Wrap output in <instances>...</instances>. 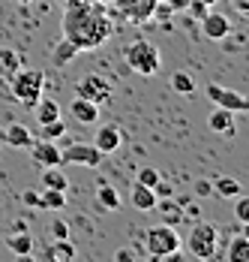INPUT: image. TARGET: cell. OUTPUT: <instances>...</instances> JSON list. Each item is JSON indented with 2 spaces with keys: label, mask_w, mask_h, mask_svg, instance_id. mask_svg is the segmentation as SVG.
<instances>
[{
  "label": "cell",
  "mask_w": 249,
  "mask_h": 262,
  "mask_svg": "<svg viewBox=\"0 0 249 262\" xmlns=\"http://www.w3.org/2000/svg\"><path fill=\"white\" fill-rule=\"evenodd\" d=\"M51 235L54 238H69V226H66L63 220H54V223H51Z\"/></svg>",
  "instance_id": "cell-35"
},
{
  "label": "cell",
  "mask_w": 249,
  "mask_h": 262,
  "mask_svg": "<svg viewBox=\"0 0 249 262\" xmlns=\"http://www.w3.org/2000/svg\"><path fill=\"white\" fill-rule=\"evenodd\" d=\"M63 136H66V124H63V118H57V121H48V124H39V139L57 142V139H63Z\"/></svg>",
  "instance_id": "cell-29"
},
{
  "label": "cell",
  "mask_w": 249,
  "mask_h": 262,
  "mask_svg": "<svg viewBox=\"0 0 249 262\" xmlns=\"http://www.w3.org/2000/svg\"><path fill=\"white\" fill-rule=\"evenodd\" d=\"M18 3H33V0H18Z\"/></svg>",
  "instance_id": "cell-39"
},
{
  "label": "cell",
  "mask_w": 249,
  "mask_h": 262,
  "mask_svg": "<svg viewBox=\"0 0 249 262\" xmlns=\"http://www.w3.org/2000/svg\"><path fill=\"white\" fill-rule=\"evenodd\" d=\"M234 118H237L234 112H228V108H219V105H216V108L210 112V118H207V127H210L213 133H219V136H234V133H237Z\"/></svg>",
  "instance_id": "cell-14"
},
{
  "label": "cell",
  "mask_w": 249,
  "mask_h": 262,
  "mask_svg": "<svg viewBox=\"0 0 249 262\" xmlns=\"http://www.w3.org/2000/svg\"><path fill=\"white\" fill-rule=\"evenodd\" d=\"M123 60L138 76H156L159 73V49L147 39H132L123 49Z\"/></svg>",
  "instance_id": "cell-5"
},
{
  "label": "cell",
  "mask_w": 249,
  "mask_h": 262,
  "mask_svg": "<svg viewBox=\"0 0 249 262\" xmlns=\"http://www.w3.org/2000/svg\"><path fill=\"white\" fill-rule=\"evenodd\" d=\"M156 193H153V187H144V184L135 181V187H132V205L138 211H153L156 208Z\"/></svg>",
  "instance_id": "cell-19"
},
{
  "label": "cell",
  "mask_w": 249,
  "mask_h": 262,
  "mask_svg": "<svg viewBox=\"0 0 249 262\" xmlns=\"http://www.w3.org/2000/svg\"><path fill=\"white\" fill-rule=\"evenodd\" d=\"M237 202H234V220L240 223V226H246L249 223V199L240 193V196H234Z\"/></svg>",
  "instance_id": "cell-30"
},
{
  "label": "cell",
  "mask_w": 249,
  "mask_h": 262,
  "mask_svg": "<svg viewBox=\"0 0 249 262\" xmlns=\"http://www.w3.org/2000/svg\"><path fill=\"white\" fill-rule=\"evenodd\" d=\"M171 88H175L180 97H192V94H195V79H192L189 73L177 70L175 76H171Z\"/></svg>",
  "instance_id": "cell-27"
},
{
  "label": "cell",
  "mask_w": 249,
  "mask_h": 262,
  "mask_svg": "<svg viewBox=\"0 0 249 262\" xmlns=\"http://www.w3.org/2000/svg\"><path fill=\"white\" fill-rule=\"evenodd\" d=\"M6 247H9L15 256H30V253H33V235H30L27 229L9 232V235H6Z\"/></svg>",
  "instance_id": "cell-18"
},
{
  "label": "cell",
  "mask_w": 249,
  "mask_h": 262,
  "mask_svg": "<svg viewBox=\"0 0 249 262\" xmlns=\"http://www.w3.org/2000/svg\"><path fill=\"white\" fill-rule=\"evenodd\" d=\"M75 97H84V100H90V103H108L111 100V81L96 76V73H90V76H84V79H78L75 84Z\"/></svg>",
  "instance_id": "cell-9"
},
{
  "label": "cell",
  "mask_w": 249,
  "mask_h": 262,
  "mask_svg": "<svg viewBox=\"0 0 249 262\" xmlns=\"http://www.w3.org/2000/svg\"><path fill=\"white\" fill-rule=\"evenodd\" d=\"M234 6H237V12H240V15H246V12H249V0H234Z\"/></svg>",
  "instance_id": "cell-37"
},
{
  "label": "cell",
  "mask_w": 249,
  "mask_h": 262,
  "mask_svg": "<svg viewBox=\"0 0 249 262\" xmlns=\"http://www.w3.org/2000/svg\"><path fill=\"white\" fill-rule=\"evenodd\" d=\"M204 94H207V100L213 105H219V108H228V112H234V115H243L249 108V100L240 94V91H231V88H222V84H207L204 88Z\"/></svg>",
  "instance_id": "cell-7"
},
{
  "label": "cell",
  "mask_w": 249,
  "mask_h": 262,
  "mask_svg": "<svg viewBox=\"0 0 249 262\" xmlns=\"http://www.w3.org/2000/svg\"><path fill=\"white\" fill-rule=\"evenodd\" d=\"M96 3H111V0H96Z\"/></svg>",
  "instance_id": "cell-40"
},
{
  "label": "cell",
  "mask_w": 249,
  "mask_h": 262,
  "mask_svg": "<svg viewBox=\"0 0 249 262\" xmlns=\"http://www.w3.org/2000/svg\"><path fill=\"white\" fill-rule=\"evenodd\" d=\"M21 202H24L27 208H42V202H39V193H36V190H27V193H21Z\"/></svg>",
  "instance_id": "cell-33"
},
{
  "label": "cell",
  "mask_w": 249,
  "mask_h": 262,
  "mask_svg": "<svg viewBox=\"0 0 249 262\" xmlns=\"http://www.w3.org/2000/svg\"><path fill=\"white\" fill-rule=\"evenodd\" d=\"M63 3H78V0H63Z\"/></svg>",
  "instance_id": "cell-41"
},
{
  "label": "cell",
  "mask_w": 249,
  "mask_h": 262,
  "mask_svg": "<svg viewBox=\"0 0 249 262\" xmlns=\"http://www.w3.org/2000/svg\"><path fill=\"white\" fill-rule=\"evenodd\" d=\"M111 3H114L117 15L126 18L129 25H147L159 0H111Z\"/></svg>",
  "instance_id": "cell-8"
},
{
  "label": "cell",
  "mask_w": 249,
  "mask_h": 262,
  "mask_svg": "<svg viewBox=\"0 0 249 262\" xmlns=\"http://www.w3.org/2000/svg\"><path fill=\"white\" fill-rule=\"evenodd\" d=\"M159 178H162V175H159V172H156L153 166H141V169H138V178H135V181L144 184V187H156V184H159Z\"/></svg>",
  "instance_id": "cell-31"
},
{
  "label": "cell",
  "mask_w": 249,
  "mask_h": 262,
  "mask_svg": "<svg viewBox=\"0 0 249 262\" xmlns=\"http://www.w3.org/2000/svg\"><path fill=\"white\" fill-rule=\"evenodd\" d=\"M225 259L228 262H249V238H246V232L231 235L228 247H225Z\"/></svg>",
  "instance_id": "cell-17"
},
{
  "label": "cell",
  "mask_w": 249,
  "mask_h": 262,
  "mask_svg": "<svg viewBox=\"0 0 249 262\" xmlns=\"http://www.w3.org/2000/svg\"><path fill=\"white\" fill-rule=\"evenodd\" d=\"M69 115L78 124H96L99 121V105L84 100V97H75L72 103H69Z\"/></svg>",
  "instance_id": "cell-15"
},
{
  "label": "cell",
  "mask_w": 249,
  "mask_h": 262,
  "mask_svg": "<svg viewBox=\"0 0 249 262\" xmlns=\"http://www.w3.org/2000/svg\"><path fill=\"white\" fill-rule=\"evenodd\" d=\"M201 33L210 39V42H222L228 39V33H231V21H228V15L222 12H207V15H201Z\"/></svg>",
  "instance_id": "cell-10"
},
{
  "label": "cell",
  "mask_w": 249,
  "mask_h": 262,
  "mask_svg": "<svg viewBox=\"0 0 249 262\" xmlns=\"http://www.w3.org/2000/svg\"><path fill=\"white\" fill-rule=\"evenodd\" d=\"M63 39H69L78 54L81 52H96L105 46L114 33L111 15L105 12V3L96 0H78V3H66L63 9Z\"/></svg>",
  "instance_id": "cell-1"
},
{
  "label": "cell",
  "mask_w": 249,
  "mask_h": 262,
  "mask_svg": "<svg viewBox=\"0 0 249 262\" xmlns=\"http://www.w3.org/2000/svg\"><path fill=\"white\" fill-rule=\"evenodd\" d=\"M240 193H243V187H240V181H234V178H216L213 181V196H219V199H234Z\"/></svg>",
  "instance_id": "cell-25"
},
{
  "label": "cell",
  "mask_w": 249,
  "mask_h": 262,
  "mask_svg": "<svg viewBox=\"0 0 249 262\" xmlns=\"http://www.w3.org/2000/svg\"><path fill=\"white\" fill-rule=\"evenodd\" d=\"M192 193H195L198 199H207V196H213V181H198Z\"/></svg>",
  "instance_id": "cell-34"
},
{
  "label": "cell",
  "mask_w": 249,
  "mask_h": 262,
  "mask_svg": "<svg viewBox=\"0 0 249 262\" xmlns=\"http://www.w3.org/2000/svg\"><path fill=\"white\" fill-rule=\"evenodd\" d=\"M75 54H78V49H75L69 39H60V42L51 49V57H54V63H57V67H66Z\"/></svg>",
  "instance_id": "cell-26"
},
{
  "label": "cell",
  "mask_w": 249,
  "mask_h": 262,
  "mask_svg": "<svg viewBox=\"0 0 249 262\" xmlns=\"http://www.w3.org/2000/svg\"><path fill=\"white\" fill-rule=\"evenodd\" d=\"M33 108H36V121H39V124H48V121H57V118H60V103H57V100L39 97Z\"/></svg>",
  "instance_id": "cell-22"
},
{
  "label": "cell",
  "mask_w": 249,
  "mask_h": 262,
  "mask_svg": "<svg viewBox=\"0 0 249 262\" xmlns=\"http://www.w3.org/2000/svg\"><path fill=\"white\" fill-rule=\"evenodd\" d=\"M42 91H45V70L18 67V73L9 79V94H12V100L27 105V108L36 105V100L42 97Z\"/></svg>",
  "instance_id": "cell-2"
},
{
  "label": "cell",
  "mask_w": 249,
  "mask_h": 262,
  "mask_svg": "<svg viewBox=\"0 0 249 262\" xmlns=\"http://www.w3.org/2000/svg\"><path fill=\"white\" fill-rule=\"evenodd\" d=\"M39 184H42V187H54V190H66V187H69L66 175L60 172V166H42Z\"/></svg>",
  "instance_id": "cell-23"
},
{
  "label": "cell",
  "mask_w": 249,
  "mask_h": 262,
  "mask_svg": "<svg viewBox=\"0 0 249 262\" xmlns=\"http://www.w3.org/2000/svg\"><path fill=\"white\" fill-rule=\"evenodd\" d=\"M123 142H126L123 130H120V127H114V124H105V127H99V130H96V136H93V145L99 148L102 154H114Z\"/></svg>",
  "instance_id": "cell-11"
},
{
  "label": "cell",
  "mask_w": 249,
  "mask_h": 262,
  "mask_svg": "<svg viewBox=\"0 0 249 262\" xmlns=\"http://www.w3.org/2000/svg\"><path fill=\"white\" fill-rule=\"evenodd\" d=\"M30 157L39 166H63L60 163V148L57 142H48V139H39V142H30Z\"/></svg>",
  "instance_id": "cell-12"
},
{
  "label": "cell",
  "mask_w": 249,
  "mask_h": 262,
  "mask_svg": "<svg viewBox=\"0 0 249 262\" xmlns=\"http://www.w3.org/2000/svg\"><path fill=\"white\" fill-rule=\"evenodd\" d=\"M114 259H117V262H132V250H126V247H120V250L114 253Z\"/></svg>",
  "instance_id": "cell-36"
},
{
  "label": "cell",
  "mask_w": 249,
  "mask_h": 262,
  "mask_svg": "<svg viewBox=\"0 0 249 262\" xmlns=\"http://www.w3.org/2000/svg\"><path fill=\"white\" fill-rule=\"evenodd\" d=\"M75 244H72V238H54L48 247L42 250V259H48V262H72L75 259Z\"/></svg>",
  "instance_id": "cell-13"
},
{
  "label": "cell",
  "mask_w": 249,
  "mask_h": 262,
  "mask_svg": "<svg viewBox=\"0 0 249 262\" xmlns=\"http://www.w3.org/2000/svg\"><path fill=\"white\" fill-rule=\"evenodd\" d=\"M21 67V54L9 46H0V81H9Z\"/></svg>",
  "instance_id": "cell-16"
},
{
  "label": "cell",
  "mask_w": 249,
  "mask_h": 262,
  "mask_svg": "<svg viewBox=\"0 0 249 262\" xmlns=\"http://www.w3.org/2000/svg\"><path fill=\"white\" fill-rule=\"evenodd\" d=\"M102 154L99 148L90 142V145H81V142H72L60 151V163H72V166H84V169H99L102 166Z\"/></svg>",
  "instance_id": "cell-6"
},
{
  "label": "cell",
  "mask_w": 249,
  "mask_h": 262,
  "mask_svg": "<svg viewBox=\"0 0 249 262\" xmlns=\"http://www.w3.org/2000/svg\"><path fill=\"white\" fill-rule=\"evenodd\" d=\"M180 244H183L180 232H177L175 226H168V223L150 226L147 232H144V250H147V256H153V259L177 256L180 253Z\"/></svg>",
  "instance_id": "cell-4"
},
{
  "label": "cell",
  "mask_w": 249,
  "mask_h": 262,
  "mask_svg": "<svg viewBox=\"0 0 249 262\" xmlns=\"http://www.w3.org/2000/svg\"><path fill=\"white\" fill-rule=\"evenodd\" d=\"M156 208H162V223H168V226H180L183 223V217H186V211L180 208V205H171V202H156Z\"/></svg>",
  "instance_id": "cell-28"
},
{
  "label": "cell",
  "mask_w": 249,
  "mask_h": 262,
  "mask_svg": "<svg viewBox=\"0 0 249 262\" xmlns=\"http://www.w3.org/2000/svg\"><path fill=\"white\" fill-rule=\"evenodd\" d=\"M96 202H99L105 211H117L120 208V193H117L111 184H99V187H96Z\"/></svg>",
  "instance_id": "cell-24"
},
{
  "label": "cell",
  "mask_w": 249,
  "mask_h": 262,
  "mask_svg": "<svg viewBox=\"0 0 249 262\" xmlns=\"http://www.w3.org/2000/svg\"><path fill=\"white\" fill-rule=\"evenodd\" d=\"M183 244H186L189 256L207 262V259H213V256L219 253V229H216L213 223H204V220H198V223H192V229L186 232Z\"/></svg>",
  "instance_id": "cell-3"
},
{
  "label": "cell",
  "mask_w": 249,
  "mask_h": 262,
  "mask_svg": "<svg viewBox=\"0 0 249 262\" xmlns=\"http://www.w3.org/2000/svg\"><path fill=\"white\" fill-rule=\"evenodd\" d=\"M3 139H6L12 148H30V142H33V133L27 130L24 124H9V127L3 130Z\"/></svg>",
  "instance_id": "cell-20"
},
{
  "label": "cell",
  "mask_w": 249,
  "mask_h": 262,
  "mask_svg": "<svg viewBox=\"0 0 249 262\" xmlns=\"http://www.w3.org/2000/svg\"><path fill=\"white\" fill-rule=\"evenodd\" d=\"M18 229H27L24 220H15V223H12V232H18Z\"/></svg>",
  "instance_id": "cell-38"
},
{
  "label": "cell",
  "mask_w": 249,
  "mask_h": 262,
  "mask_svg": "<svg viewBox=\"0 0 249 262\" xmlns=\"http://www.w3.org/2000/svg\"><path fill=\"white\" fill-rule=\"evenodd\" d=\"M39 202L45 211H63L66 208V190H54V187H42L39 190Z\"/></svg>",
  "instance_id": "cell-21"
},
{
  "label": "cell",
  "mask_w": 249,
  "mask_h": 262,
  "mask_svg": "<svg viewBox=\"0 0 249 262\" xmlns=\"http://www.w3.org/2000/svg\"><path fill=\"white\" fill-rule=\"evenodd\" d=\"M153 193H156V199H171V196H175V187H171L168 181H162V178H159V184L153 187Z\"/></svg>",
  "instance_id": "cell-32"
}]
</instances>
